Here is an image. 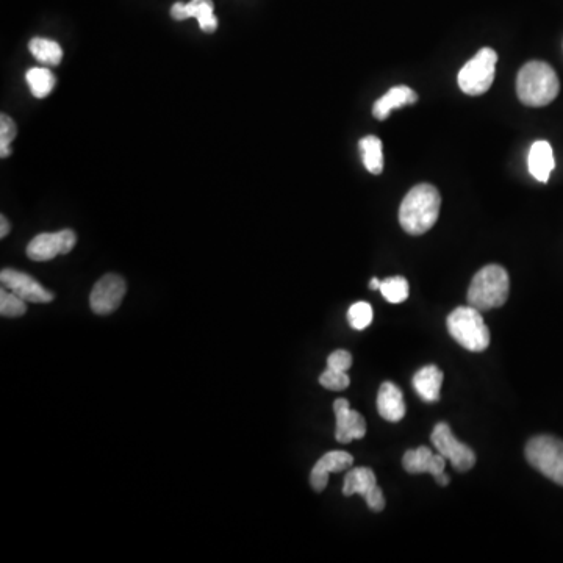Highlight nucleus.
I'll return each mask as SVG.
<instances>
[{"label":"nucleus","mask_w":563,"mask_h":563,"mask_svg":"<svg viewBox=\"0 0 563 563\" xmlns=\"http://www.w3.org/2000/svg\"><path fill=\"white\" fill-rule=\"evenodd\" d=\"M559 91V77L545 61H529L518 72L517 94L521 104L545 107L559 96Z\"/></svg>","instance_id":"nucleus-2"},{"label":"nucleus","mask_w":563,"mask_h":563,"mask_svg":"<svg viewBox=\"0 0 563 563\" xmlns=\"http://www.w3.org/2000/svg\"><path fill=\"white\" fill-rule=\"evenodd\" d=\"M402 467L407 473H429L437 479L438 476L445 474L446 457H443L440 452L434 454L427 446H420V448L410 449L404 454Z\"/></svg>","instance_id":"nucleus-15"},{"label":"nucleus","mask_w":563,"mask_h":563,"mask_svg":"<svg viewBox=\"0 0 563 563\" xmlns=\"http://www.w3.org/2000/svg\"><path fill=\"white\" fill-rule=\"evenodd\" d=\"M76 243V234L71 229L60 230L55 234H40L30 241L27 255L33 262H49L57 255L69 254Z\"/></svg>","instance_id":"nucleus-10"},{"label":"nucleus","mask_w":563,"mask_h":563,"mask_svg":"<svg viewBox=\"0 0 563 563\" xmlns=\"http://www.w3.org/2000/svg\"><path fill=\"white\" fill-rule=\"evenodd\" d=\"M334 412L335 416H337L335 438H337L338 442L348 445V443L354 442V440H360V438L365 437V418H363L362 413L349 407L348 399H337L334 402Z\"/></svg>","instance_id":"nucleus-12"},{"label":"nucleus","mask_w":563,"mask_h":563,"mask_svg":"<svg viewBox=\"0 0 563 563\" xmlns=\"http://www.w3.org/2000/svg\"><path fill=\"white\" fill-rule=\"evenodd\" d=\"M431 440L434 448L451 462L454 470L463 473L476 465V454L473 449L468 448L465 443L459 442L454 437L448 423H438L432 431Z\"/></svg>","instance_id":"nucleus-7"},{"label":"nucleus","mask_w":563,"mask_h":563,"mask_svg":"<svg viewBox=\"0 0 563 563\" xmlns=\"http://www.w3.org/2000/svg\"><path fill=\"white\" fill-rule=\"evenodd\" d=\"M126 280L118 274H105L97 280L90 295L91 310L96 315H110L118 310L122 299L126 296Z\"/></svg>","instance_id":"nucleus-9"},{"label":"nucleus","mask_w":563,"mask_h":563,"mask_svg":"<svg viewBox=\"0 0 563 563\" xmlns=\"http://www.w3.org/2000/svg\"><path fill=\"white\" fill-rule=\"evenodd\" d=\"M351 366V352L345 351V349H338V351L332 352L329 359H327V368H332V370L345 371V373H348Z\"/></svg>","instance_id":"nucleus-28"},{"label":"nucleus","mask_w":563,"mask_h":563,"mask_svg":"<svg viewBox=\"0 0 563 563\" xmlns=\"http://www.w3.org/2000/svg\"><path fill=\"white\" fill-rule=\"evenodd\" d=\"M171 16L176 21L198 19L199 27L204 33H215L218 29V19L215 16L213 0H190L188 4L176 2L171 8Z\"/></svg>","instance_id":"nucleus-14"},{"label":"nucleus","mask_w":563,"mask_h":563,"mask_svg":"<svg viewBox=\"0 0 563 563\" xmlns=\"http://www.w3.org/2000/svg\"><path fill=\"white\" fill-rule=\"evenodd\" d=\"M10 234V223L4 215L0 216V238H5Z\"/></svg>","instance_id":"nucleus-29"},{"label":"nucleus","mask_w":563,"mask_h":563,"mask_svg":"<svg viewBox=\"0 0 563 563\" xmlns=\"http://www.w3.org/2000/svg\"><path fill=\"white\" fill-rule=\"evenodd\" d=\"M442 196L431 183L413 187L399 208V223L410 235H423L437 223Z\"/></svg>","instance_id":"nucleus-1"},{"label":"nucleus","mask_w":563,"mask_h":563,"mask_svg":"<svg viewBox=\"0 0 563 563\" xmlns=\"http://www.w3.org/2000/svg\"><path fill=\"white\" fill-rule=\"evenodd\" d=\"M377 410L384 420L399 423L406 416V402L401 388L393 382H384L377 395Z\"/></svg>","instance_id":"nucleus-16"},{"label":"nucleus","mask_w":563,"mask_h":563,"mask_svg":"<svg viewBox=\"0 0 563 563\" xmlns=\"http://www.w3.org/2000/svg\"><path fill=\"white\" fill-rule=\"evenodd\" d=\"M27 85H29L30 93L36 99H44L49 96L57 85L54 72L47 68H32L26 74Z\"/></svg>","instance_id":"nucleus-22"},{"label":"nucleus","mask_w":563,"mask_h":563,"mask_svg":"<svg viewBox=\"0 0 563 563\" xmlns=\"http://www.w3.org/2000/svg\"><path fill=\"white\" fill-rule=\"evenodd\" d=\"M449 334L463 348L471 352H484L490 345V330L482 318L481 310L459 307L446 320Z\"/></svg>","instance_id":"nucleus-4"},{"label":"nucleus","mask_w":563,"mask_h":563,"mask_svg":"<svg viewBox=\"0 0 563 563\" xmlns=\"http://www.w3.org/2000/svg\"><path fill=\"white\" fill-rule=\"evenodd\" d=\"M496 63H498V54L493 49L490 47L481 49L459 72L457 82L460 90L470 96L487 93L495 80Z\"/></svg>","instance_id":"nucleus-6"},{"label":"nucleus","mask_w":563,"mask_h":563,"mask_svg":"<svg viewBox=\"0 0 563 563\" xmlns=\"http://www.w3.org/2000/svg\"><path fill=\"white\" fill-rule=\"evenodd\" d=\"M409 282L404 277H388L381 284V293L390 304H401L409 298Z\"/></svg>","instance_id":"nucleus-23"},{"label":"nucleus","mask_w":563,"mask_h":563,"mask_svg":"<svg viewBox=\"0 0 563 563\" xmlns=\"http://www.w3.org/2000/svg\"><path fill=\"white\" fill-rule=\"evenodd\" d=\"M18 135V126L10 116L2 113L0 115V157L7 158L11 155V143Z\"/></svg>","instance_id":"nucleus-26"},{"label":"nucleus","mask_w":563,"mask_h":563,"mask_svg":"<svg viewBox=\"0 0 563 563\" xmlns=\"http://www.w3.org/2000/svg\"><path fill=\"white\" fill-rule=\"evenodd\" d=\"M320 384L323 385L324 388H327V390L343 391L349 387L351 379H349L348 373H345V371L327 368V370L321 374Z\"/></svg>","instance_id":"nucleus-27"},{"label":"nucleus","mask_w":563,"mask_h":563,"mask_svg":"<svg viewBox=\"0 0 563 563\" xmlns=\"http://www.w3.org/2000/svg\"><path fill=\"white\" fill-rule=\"evenodd\" d=\"M373 307L368 302H356L348 312V321L352 329L365 330L373 323Z\"/></svg>","instance_id":"nucleus-25"},{"label":"nucleus","mask_w":563,"mask_h":563,"mask_svg":"<svg viewBox=\"0 0 563 563\" xmlns=\"http://www.w3.org/2000/svg\"><path fill=\"white\" fill-rule=\"evenodd\" d=\"M343 495H360L373 512L385 509L384 492L377 485L376 474L370 468H352L346 473Z\"/></svg>","instance_id":"nucleus-8"},{"label":"nucleus","mask_w":563,"mask_h":563,"mask_svg":"<svg viewBox=\"0 0 563 563\" xmlns=\"http://www.w3.org/2000/svg\"><path fill=\"white\" fill-rule=\"evenodd\" d=\"M510 279L506 269L499 265L484 266L477 271L468 288V302L474 309H498L509 299Z\"/></svg>","instance_id":"nucleus-3"},{"label":"nucleus","mask_w":563,"mask_h":563,"mask_svg":"<svg viewBox=\"0 0 563 563\" xmlns=\"http://www.w3.org/2000/svg\"><path fill=\"white\" fill-rule=\"evenodd\" d=\"M27 302L19 298L13 291H7L2 288L0 291V315L4 318H19L26 315Z\"/></svg>","instance_id":"nucleus-24"},{"label":"nucleus","mask_w":563,"mask_h":563,"mask_svg":"<svg viewBox=\"0 0 563 563\" xmlns=\"http://www.w3.org/2000/svg\"><path fill=\"white\" fill-rule=\"evenodd\" d=\"M0 282L4 288L13 291L19 298L33 304H47L55 299L52 291L46 290L38 280L33 279L30 274L21 273L16 269H2L0 273Z\"/></svg>","instance_id":"nucleus-11"},{"label":"nucleus","mask_w":563,"mask_h":563,"mask_svg":"<svg viewBox=\"0 0 563 563\" xmlns=\"http://www.w3.org/2000/svg\"><path fill=\"white\" fill-rule=\"evenodd\" d=\"M529 173L538 182L546 183L549 180V176L553 173L554 166V154L553 148L548 141H535L532 144L531 151H529Z\"/></svg>","instance_id":"nucleus-17"},{"label":"nucleus","mask_w":563,"mask_h":563,"mask_svg":"<svg viewBox=\"0 0 563 563\" xmlns=\"http://www.w3.org/2000/svg\"><path fill=\"white\" fill-rule=\"evenodd\" d=\"M354 465V457L345 451H330L324 454L310 474V485L315 492H324V488L329 484L330 473H341V471L351 470Z\"/></svg>","instance_id":"nucleus-13"},{"label":"nucleus","mask_w":563,"mask_h":563,"mask_svg":"<svg viewBox=\"0 0 563 563\" xmlns=\"http://www.w3.org/2000/svg\"><path fill=\"white\" fill-rule=\"evenodd\" d=\"M416 101H418V96H416V93L412 90V88H391L385 96H382L381 99L376 101V104H374V118L379 119V121H384V119H387L388 115H390L391 110L415 104Z\"/></svg>","instance_id":"nucleus-19"},{"label":"nucleus","mask_w":563,"mask_h":563,"mask_svg":"<svg viewBox=\"0 0 563 563\" xmlns=\"http://www.w3.org/2000/svg\"><path fill=\"white\" fill-rule=\"evenodd\" d=\"M442 385L443 373L435 365L424 366L413 376V387L424 402L440 401Z\"/></svg>","instance_id":"nucleus-18"},{"label":"nucleus","mask_w":563,"mask_h":563,"mask_svg":"<svg viewBox=\"0 0 563 563\" xmlns=\"http://www.w3.org/2000/svg\"><path fill=\"white\" fill-rule=\"evenodd\" d=\"M381 284V280L377 279V277H374V279H371L370 288L371 290H381Z\"/></svg>","instance_id":"nucleus-31"},{"label":"nucleus","mask_w":563,"mask_h":563,"mask_svg":"<svg viewBox=\"0 0 563 563\" xmlns=\"http://www.w3.org/2000/svg\"><path fill=\"white\" fill-rule=\"evenodd\" d=\"M360 151H362L363 163L371 174H381L384 171V151L382 141L370 135L360 140Z\"/></svg>","instance_id":"nucleus-21"},{"label":"nucleus","mask_w":563,"mask_h":563,"mask_svg":"<svg viewBox=\"0 0 563 563\" xmlns=\"http://www.w3.org/2000/svg\"><path fill=\"white\" fill-rule=\"evenodd\" d=\"M29 51L32 52L36 60L46 66H58L63 60V51L60 44L47 38H32L29 43Z\"/></svg>","instance_id":"nucleus-20"},{"label":"nucleus","mask_w":563,"mask_h":563,"mask_svg":"<svg viewBox=\"0 0 563 563\" xmlns=\"http://www.w3.org/2000/svg\"><path fill=\"white\" fill-rule=\"evenodd\" d=\"M435 481L438 482V485H442V487H446V485H449V476L448 474H442V476H438L437 479H435Z\"/></svg>","instance_id":"nucleus-30"},{"label":"nucleus","mask_w":563,"mask_h":563,"mask_svg":"<svg viewBox=\"0 0 563 563\" xmlns=\"http://www.w3.org/2000/svg\"><path fill=\"white\" fill-rule=\"evenodd\" d=\"M526 459L535 470L563 487V442L551 435H538L526 445Z\"/></svg>","instance_id":"nucleus-5"}]
</instances>
